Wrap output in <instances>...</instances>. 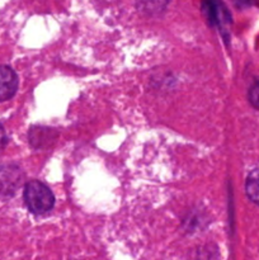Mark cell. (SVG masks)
I'll return each instance as SVG.
<instances>
[{
  "instance_id": "1",
  "label": "cell",
  "mask_w": 259,
  "mask_h": 260,
  "mask_svg": "<svg viewBox=\"0 0 259 260\" xmlns=\"http://www.w3.org/2000/svg\"><path fill=\"white\" fill-rule=\"evenodd\" d=\"M24 201L28 210L35 215H45L55 205V197L50 188L38 180H30L25 184Z\"/></svg>"
},
{
  "instance_id": "2",
  "label": "cell",
  "mask_w": 259,
  "mask_h": 260,
  "mask_svg": "<svg viewBox=\"0 0 259 260\" xmlns=\"http://www.w3.org/2000/svg\"><path fill=\"white\" fill-rule=\"evenodd\" d=\"M23 173L15 165H2L0 167V194L12 196L20 187Z\"/></svg>"
},
{
  "instance_id": "3",
  "label": "cell",
  "mask_w": 259,
  "mask_h": 260,
  "mask_svg": "<svg viewBox=\"0 0 259 260\" xmlns=\"http://www.w3.org/2000/svg\"><path fill=\"white\" fill-rule=\"evenodd\" d=\"M18 89V76L9 66H0V102L9 101Z\"/></svg>"
},
{
  "instance_id": "4",
  "label": "cell",
  "mask_w": 259,
  "mask_h": 260,
  "mask_svg": "<svg viewBox=\"0 0 259 260\" xmlns=\"http://www.w3.org/2000/svg\"><path fill=\"white\" fill-rule=\"evenodd\" d=\"M245 192L251 202L259 205V169L253 170L246 178Z\"/></svg>"
},
{
  "instance_id": "5",
  "label": "cell",
  "mask_w": 259,
  "mask_h": 260,
  "mask_svg": "<svg viewBox=\"0 0 259 260\" xmlns=\"http://www.w3.org/2000/svg\"><path fill=\"white\" fill-rule=\"evenodd\" d=\"M168 4V0H137V7L145 14L155 15L161 13Z\"/></svg>"
},
{
  "instance_id": "6",
  "label": "cell",
  "mask_w": 259,
  "mask_h": 260,
  "mask_svg": "<svg viewBox=\"0 0 259 260\" xmlns=\"http://www.w3.org/2000/svg\"><path fill=\"white\" fill-rule=\"evenodd\" d=\"M249 101L254 108L259 109V80L255 81L249 89Z\"/></svg>"
},
{
  "instance_id": "7",
  "label": "cell",
  "mask_w": 259,
  "mask_h": 260,
  "mask_svg": "<svg viewBox=\"0 0 259 260\" xmlns=\"http://www.w3.org/2000/svg\"><path fill=\"white\" fill-rule=\"evenodd\" d=\"M7 134H5V129L3 128V126L0 124V150L4 149V146L7 145Z\"/></svg>"
},
{
  "instance_id": "8",
  "label": "cell",
  "mask_w": 259,
  "mask_h": 260,
  "mask_svg": "<svg viewBox=\"0 0 259 260\" xmlns=\"http://www.w3.org/2000/svg\"><path fill=\"white\" fill-rule=\"evenodd\" d=\"M239 3H241V4H249V3L251 2V0H238Z\"/></svg>"
}]
</instances>
